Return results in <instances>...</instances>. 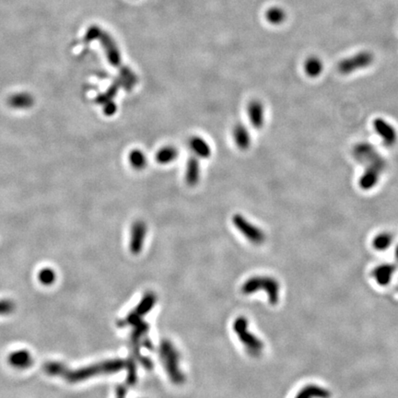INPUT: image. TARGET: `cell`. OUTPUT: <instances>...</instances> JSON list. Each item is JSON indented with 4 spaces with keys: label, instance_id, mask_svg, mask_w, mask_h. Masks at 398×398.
<instances>
[{
    "label": "cell",
    "instance_id": "cell-1",
    "mask_svg": "<svg viewBox=\"0 0 398 398\" xmlns=\"http://www.w3.org/2000/svg\"><path fill=\"white\" fill-rule=\"evenodd\" d=\"M124 367H126V360L112 359L71 370L67 365L60 361L51 360L42 365V370L50 376L62 378L63 380L69 384H78L99 374L114 373L121 371Z\"/></svg>",
    "mask_w": 398,
    "mask_h": 398
},
{
    "label": "cell",
    "instance_id": "cell-2",
    "mask_svg": "<svg viewBox=\"0 0 398 398\" xmlns=\"http://www.w3.org/2000/svg\"><path fill=\"white\" fill-rule=\"evenodd\" d=\"M260 290L267 292L268 302L271 305L278 304L279 301L280 285L274 278L268 276H256L247 279L241 286V292L245 295L253 294Z\"/></svg>",
    "mask_w": 398,
    "mask_h": 398
},
{
    "label": "cell",
    "instance_id": "cell-3",
    "mask_svg": "<svg viewBox=\"0 0 398 398\" xmlns=\"http://www.w3.org/2000/svg\"><path fill=\"white\" fill-rule=\"evenodd\" d=\"M159 358L169 378L174 385H182L186 381L179 367V353L172 342L163 340L159 346Z\"/></svg>",
    "mask_w": 398,
    "mask_h": 398
},
{
    "label": "cell",
    "instance_id": "cell-4",
    "mask_svg": "<svg viewBox=\"0 0 398 398\" xmlns=\"http://www.w3.org/2000/svg\"><path fill=\"white\" fill-rule=\"evenodd\" d=\"M234 330L249 356L258 358L261 355L264 350V343L259 337L249 331L248 321L245 317L240 316L234 321Z\"/></svg>",
    "mask_w": 398,
    "mask_h": 398
},
{
    "label": "cell",
    "instance_id": "cell-5",
    "mask_svg": "<svg viewBox=\"0 0 398 398\" xmlns=\"http://www.w3.org/2000/svg\"><path fill=\"white\" fill-rule=\"evenodd\" d=\"M353 157L359 163L365 167L371 166L379 169L381 172H385L387 162L385 159L378 152L373 145L367 142H360L353 148Z\"/></svg>",
    "mask_w": 398,
    "mask_h": 398
},
{
    "label": "cell",
    "instance_id": "cell-6",
    "mask_svg": "<svg viewBox=\"0 0 398 398\" xmlns=\"http://www.w3.org/2000/svg\"><path fill=\"white\" fill-rule=\"evenodd\" d=\"M232 221L235 229L254 245H261L265 242L266 234L261 228L254 225L241 214H235Z\"/></svg>",
    "mask_w": 398,
    "mask_h": 398
},
{
    "label": "cell",
    "instance_id": "cell-7",
    "mask_svg": "<svg viewBox=\"0 0 398 398\" xmlns=\"http://www.w3.org/2000/svg\"><path fill=\"white\" fill-rule=\"evenodd\" d=\"M373 61L374 55L371 52L362 51L356 55L344 58L337 64V70L342 75H350L358 70L369 68Z\"/></svg>",
    "mask_w": 398,
    "mask_h": 398
},
{
    "label": "cell",
    "instance_id": "cell-8",
    "mask_svg": "<svg viewBox=\"0 0 398 398\" xmlns=\"http://www.w3.org/2000/svg\"><path fill=\"white\" fill-rule=\"evenodd\" d=\"M155 303H156V295L152 292L147 293L134 311H132L124 319L120 320L117 325L120 327H124L126 325H134L138 322L142 321L143 316H146L153 308Z\"/></svg>",
    "mask_w": 398,
    "mask_h": 398
},
{
    "label": "cell",
    "instance_id": "cell-9",
    "mask_svg": "<svg viewBox=\"0 0 398 398\" xmlns=\"http://www.w3.org/2000/svg\"><path fill=\"white\" fill-rule=\"evenodd\" d=\"M372 126L385 147H393L398 142V131L384 118H375L372 122Z\"/></svg>",
    "mask_w": 398,
    "mask_h": 398
},
{
    "label": "cell",
    "instance_id": "cell-10",
    "mask_svg": "<svg viewBox=\"0 0 398 398\" xmlns=\"http://www.w3.org/2000/svg\"><path fill=\"white\" fill-rule=\"evenodd\" d=\"M147 225L143 220L135 221L130 229L129 249L133 254L141 253L147 235Z\"/></svg>",
    "mask_w": 398,
    "mask_h": 398
},
{
    "label": "cell",
    "instance_id": "cell-11",
    "mask_svg": "<svg viewBox=\"0 0 398 398\" xmlns=\"http://www.w3.org/2000/svg\"><path fill=\"white\" fill-rule=\"evenodd\" d=\"M249 122L255 129H261L265 124V107L261 101L252 100L247 105Z\"/></svg>",
    "mask_w": 398,
    "mask_h": 398
},
{
    "label": "cell",
    "instance_id": "cell-12",
    "mask_svg": "<svg viewBox=\"0 0 398 398\" xmlns=\"http://www.w3.org/2000/svg\"><path fill=\"white\" fill-rule=\"evenodd\" d=\"M397 266L395 264L385 263L374 268L371 272V276L378 285L387 286L392 281V278L395 274Z\"/></svg>",
    "mask_w": 398,
    "mask_h": 398
},
{
    "label": "cell",
    "instance_id": "cell-13",
    "mask_svg": "<svg viewBox=\"0 0 398 398\" xmlns=\"http://www.w3.org/2000/svg\"><path fill=\"white\" fill-rule=\"evenodd\" d=\"M7 360L8 363L18 370H26L34 363L32 353L26 350H19L11 352L7 358Z\"/></svg>",
    "mask_w": 398,
    "mask_h": 398
},
{
    "label": "cell",
    "instance_id": "cell-14",
    "mask_svg": "<svg viewBox=\"0 0 398 398\" xmlns=\"http://www.w3.org/2000/svg\"><path fill=\"white\" fill-rule=\"evenodd\" d=\"M233 137L235 145L241 151H248L252 144V137L245 124L238 123L234 125Z\"/></svg>",
    "mask_w": 398,
    "mask_h": 398
},
{
    "label": "cell",
    "instance_id": "cell-15",
    "mask_svg": "<svg viewBox=\"0 0 398 398\" xmlns=\"http://www.w3.org/2000/svg\"><path fill=\"white\" fill-rule=\"evenodd\" d=\"M382 173L383 172H381L375 167L371 166L365 167L363 173L358 179V186L364 191L371 190L377 186Z\"/></svg>",
    "mask_w": 398,
    "mask_h": 398
},
{
    "label": "cell",
    "instance_id": "cell-16",
    "mask_svg": "<svg viewBox=\"0 0 398 398\" xmlns=\"http://www.w3.org/2000/svg\"><path fill=\"white\" fill-rule=\"evenodd\" d=\"M189 148L198 158L208 159L212 153L210 145L203 137L199 136L190 138Z\"/></svg>",
    "mask_w": 398,
    "mask_h": 398
},
{
    "label": "cell",
    "instance_id": "cell-17",
    "mask_svg": "<svg viewBox=\"0 0 398 398\" xmlns=\"http://www.w3.org/2000/svg\"><path fill=\"white\" fill-rule=\"evenodd\" d=\"M201 176V167L198 157H190L186 167V182L189 186L199 184Z\"/></svg>",
    "mask_w": 398,
    "mask_h": 398
},
{
    "label": "cell",
    "instance_id": "cell-18",
    "mask_svg": "<svg viewBox=\"0 0 398 398\" xmlns=\"http://www.w3.org/2000/svg\"><path fill=\"white\" fill-rule=\"evenodd\" d=\"M331 393L328 389L317 385H305L296 395L294 398H330Z\"/></svg>",
    "mask_w": 398,
    "mask_h": 398
},
{
    "label": "cell",
    "instance_id": "cell-19",
    "mask_svg": "<svg viewBox=\"0 0 398 398\" xmlns=\"http://www.w3.org/2000/svg\"><path fill=\"white\" fill-rule=\"evenodd\" d=\"M178 156V150L174 146H164L157 151L155 159L159 164L167 165L173 162Z\"/></svg>",
    "mask_w": 398,
    "mask_h": 398
},
{
    "label": "cell",
    "instance_id": "cell-20",
    "mask_svg": "<svg viewBox=\"0 0 398 398\" xmlns=\"http://www.w3.org/2000/svg\"><path fill=\"white\" fill-rule=\"evenodd\" d=\"M8 104L15 109H28L35 104V98L27 92H21L10 97Z\"/></svg>",
    "mask_w": 398,
    "mask_h": 398
},
{
    "label": "cell",
    "instance_id": "cell-21",
    "mask_svg": "<svg viewBox=\"0 0 398 398\" xmlns=\"http://www.w3.org/2000/svg\"><path fill=\"white\" fill-rule=\"evenodd\" d=\"M323 70V64L322 60L316 56H310L304 62V71L309 78H318L322 74Z\"/></svg>",
    "mask_w": 398,
    "mask_h": 398
},
{
    "label": "cell",
    "instance_id": "cell-22",
    "mask_svg": "<svg viewBox=\"0 0 398 398\" xmlns=\"http://www.w3.org/2000/svg\"><path fill=\"white\" fill-rule=\"evenodd\" d=\"M129 164L132 168L137 171H142L148 165V159L143 151L138 149H135L129 152L128 155Z\"/></svg>",
    "mask_w": 398,
    "mask_h": 398
},
{
    "label": "cell",
    "instance_id": "cell-23",
    "mask_svg": "<svg viewBox=\"0 0 398 398\" xmlns=\"http://www.w3.org/2000/svg\"><path fill=\"white\" fill-rule=\"evenodd\" d=\"M394 242V236L390 233H381L377 234L372 240V247L379 252H384L392 246Z\"/></svg>",
    "mask_w": 398,
    "mask_h": 398
},
{
    "label": "cell",
    "instance_id": "cell-24",
    "mask_svg": "<svg viewBox=\"0 0 398 398\" xmlns=\"http://www.w3.org/2000/svg\"><path fill=\"white\" fill-rule=\"evenodd\" d=\"M103 44H104V48H105V51H106V55H107L109 62H110L114 67L119 66L120 63H121V55H120V53H119V50L117 49L116 43L113 42L112 40H110V39L107 37V38H104Z\"/></svg>",
    "mask_w": 398,
    "mask_h": 398
},
{
    "label": "cell",
    "instance_id": "cell-25",
    "mask_svg": "<svg viewBox=\"0 0 398 398\" xmlns=\"http://www.w3.org/2000/svg\"><path fill=\"white\" fill-rule=\"evenodd\" d=\"M266 18L269 23L273 25H279L286 20L287 15L281 7H270L267 11Z\"/></svg>",
    "mask_w": 398,
    "mask_h": 398
},
{
    "label": "cell",
    "instance_id": "cell-26",
    "mask_svg": "<svg viewBox=\"0 0 398 398\" xmlns=\"http://www.w3.org/2000/svg\"><path fill=\"white\" fill-rule=\"evenodd\" d=\"M38 279H39V281L41 282L42 285L50 286V285L55 283L56 274H55L54 269L50 268H44L39 271Z\"/></svg>",
    "mask_w": 398,
    "mask_h": 398
},
{
    "label": "cell",
    "instance_id": "cell-27",
    "mask_svg": "<svg viewBox=\"0 0 398 398\" xmlns=\"http://www.w3.org/2000/svg\"><path fill=\"white\" fill-rule=\"evenodd\" d=\"M16 309V304L12 300L1 299L0 300V316H8Z\"/></svg>",
    "mask_w": 398,
    "mask_h": 398
},
{
    "label": "cell",
    "instance_id": "cell-28",
    "mask_svg": "<svg viewBox=\"0 0 398 398\" xmlns=\"http://www.w3.org/2000/svg\"><path fill=\"white\" fill-rule=\"evenodd\" d=\"M395 256H396L397 261L398 262V245L396 247V249H395Z\"/></svg>",
    "mask_w": 398,
    "mask_h": 398
},
{
    "label": "cell",
    "instance_id": "cell-29",
    "mask_svg": "<svg viewBox=\"0 0 398 398\" xmlns=\"http://www.w3.org/2000/svg\"><path fill=\"white\" fill-rule=\"evenodd\" d=\"M124 398V397H122V398Z\"/></svg>",
    "mask_w": 398,
    "mask_h": 398
}]
</instances>
